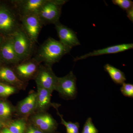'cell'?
Instances as JSON below:
<instances>
[{
  "label": "cell",
  "instance_id": "6da1fadb",
  "mask_svg": "<svg viewBox=\"0 0 133 133\" xmlns=\"http://www.w3.org/2000/svg\"><path fill=\"white\" fill-rule=\"evenodd\" d=\"M71 49L60 41L49 37L39 46L33 58L40 63L43 62L44 64L51 66L59 62Z\"/></svg>",
  "mask_w": 133,
  "mask_h": 133
},
{
  "label": "cell",
  "instance_id": "7a4b0ae2",
  "mask_svg": "<svg viewBox=\"0 0 133 133\" xmlns=\"http://www.w3.org/2000/svg\"><path fill=\"white\" fill-rule=\"evenodd\" d=\"M11 4V6H0V33L5 37L12 36L21 28V17Z\"/></svg>",
  "mask_w": 133,
  "mask_h": 133
},
{
  "label": "cell",
  "instance_id": "3957f363",
  "mask_svg": "<svg viewBox=\"0 0 133 133\" xmlns=\"http://www.w3.org/2000/svg\"><path fill=\"white\" fill-rule=\"evenodd\" d=\"M11 37L15 52L20 62L31 58L35 50L36 44L30 40L22 28L17 30Z\"/></svg>",
  "mask_w": 133,
  "mask_h": 133
},
{
  "label": "cell",
  "instance_id": "277c9868",
  "mask_svg": "<svg viewBox=\"0 0 133 133\" xmlns=\"http://www.w3.org/2000/svg\"><path fill=\"white\" fill-rule=\"evenodd\" d=\"M67 1L64 0H47L37 14L43 25L55 24L59 22L62 6Z\"/></svg>",
  "mask_w": 133,
  "mask_h": 133
},
{
  "label": "cell",
  "instance_id": "5b68a950",
  "mask_svg": "<svg viewBox=\"0 0 133 133\" xmlns=\"http://www.w3.org/2000/svg\"><path fill=\"white\" fill-rule=\"evenodd\" d=\"M76 76L72 71L64 77L57 78V83L55 91L66 99H73L77 94Z\"/></svg>",
  "mask_w": 133,
  "mask_h": 133
},
{
  "label": "cell",
  "instance_id": "8992f818",
  "mask_svg": "<svg viewBox=\"0 0 133 133\" xmlns=\"http://www.w3.org/2000/svg\"><path fill=\"white\" fill-rule=\"evenodd\" d=\"M57 78L52 71L51 66L41 64L35 79L37 85L52 92L56 90Z\"/></svg>",
  "mask_w": 133,
  "mask_h": 133
},
{
  "label": "cell",
  "instance_id": "52a82bcc",
  "mask_svg": "<svg viewBox=\"0 0 133 133\" xmlns=\"http://www.w3.org/2000/svg\"><path fill=\"white\" fill-rule=\"evenodd\" d=\"M21 22L22 29L33 43H37L38 35L43 26L38 15L21 17Z\"/></svg>",
  "mask_w": 133,
  "mask_h": 133
},
{
  "label": "cell",
  "instance_id": "ba28073f",
  "mask_svg": "<svg viewBox=\"0 0 133 133\" xmlns=\"http://www.w3.org/2000/svg\"><path fill=\"white\" fill-rule=\"evenodd\" d=\"M41 63L31 58L14 65L13 69L18 78L22 81L35 78Z\"/></svg>",
  "mask_w": 133,
  "mask_h": 133
},
{
  "label": "cell",
  "instance_id": "9c48e42d",
  "mask_svg": "<svg viewBox=\"0 0 133 133\" xmlns=\"http://www.w3.org/2000/svg\"><path fill=\"white\" fill-rule=\"evenodd\" d=\"M47 0H15L10 1L20 16L37 15Z\"/></svg>",
  "mask_w": 133,
  "mask_h": 133
},
{
  "label": "cell",
  "instance_id": "30bf717a",
  "mask_svg": "<svg viewBox=\"0 0 133 133\" xmlns=\"http://www.w3.org/2000/svg\"><path fill=\"white\" fill-rule=\"evenodd\" d=\"M32 125L44 133H53L57 128V122L48 113L41 112L32 116Z\"/></svg>",
  "mask_w": 133,
  "mask_h": 133
},
{
  "label": "cell",
  "instance_id": "8fae6325",
  "mask_svg": "<svg viewBox=\"0 0 133 133\" xmlns=\"http://www.w3.org/2000/svg\"><path fill=\"white\" fill-rule=\"evenodd\" d=\"M59 41L63 44L72 49L73 47L80 45L77 35L71 29L60 23L59 22L55 24Z\"/></svg>",
  "mask_w": 133,
  "mask_h": 133
},
{
  "label": "cell",
  "instance_id": "7c38bea8",
  "mask_svg": "<svg viewBox=\"0 0 133 133\" xmlns=\"http://www.w3.org/2000/svg\"><path fill=\"white\" fill-rule=\"evenodd\" d=\"M0 60L13 65L21 62L15 52L11 36L6 37L0 46Z\"/></svg>",
  "mask_w": 133,
  "mask_h": 133
},
{
  "label": "cell",
  "instance_id": "4fadbf2b",
  "mask_svg": "<svg viewBox=\"0 0 133 133\" xmlns=\"http://www.w3.org/2000/svg\"><path fill=\"white\" fill-rule=\"evenodd\" d=\"M133 48V43L123 44L112 45L107 48L97 50H95L92 52H90L85 55L74 58V62L85 59L91 57L97 56L107 54H115L124 52Z\"/></svg>",
  "mask_w": 133,
  "mask_h": 133
},
{
  "label": "cell",
  "instance_id": "5bb4252c",
  "mask_svg": "<svg viewBox=\"0 0 133 133\" xmlns=\"http://www.w3.org/2000/svg\"><path fill=\"white\" fill-rule=\"evenodd\" d=\"M0 80L20 89L24 88L26 84L18 78L13 69L6 66H0Z\"/></svg>",
  "mask_w": 133,
  "mask_h": 133
},
{
  "label": "cell",
  "instance_id": "9a60e30c",
  "mask_svg": "<svg viewBox=\"0 0 133 133\" xmlns=\"http://www.w3.org/2000/svg\"><path fill=\"white\" fill-rule=\"evenodd\" d=\"M36 98V92H32L19 102L17 108L19 114L23 116H28L35 111Z\"/></svg>",
  "mask_w": 133,
  "mask_h": 133
},
{
  "label": "cell",
  "instance_id": "2e32d148",
  "mask_svg": "<svg viewBox=\"0 0 133 133\" xmlns=\"http://www.w3.org/2000/svg\"><path fill=\"white\" fill-rule=\"evenodd\" d=\"M36 105L35 110L41 112L48 109L52 105L51 102L52 92L37 85Z\"/></svg>",
  "mask_w": 133,
  "mask_h": 133
},
{
  "label": "cell",
  "instance_id": "e0dca14e",
  "mask_svg": "<svg viewBox=\"0 0 133 133\" xmlns=\"http://www.w3.org/2000/svg\"><path fill=\"white\" fill-rule=\"evenodd\" d=\"M104 68L115 83L122 85L125 83L126 81L125 76L121 70L108 64H106Z\"/></svg>",
  "mask_w": 133,
  "mask_h": 133
},
{
  "label": "cell",
  "instance_id": "ac0fdd59",
  "mask_svg": "<svg viewBox=\"0 0 133 133\" xmlns=\"http://www.w3.org/2000/svg\"><path fill=\"white\" fill-rule=\"evenodd\" d=\"M26 127L25 120L21 119L12 122L7 128L13 133H24Z\"/></svg>",
  "mask_w": 133,
  "mask_h": 133
},
{
  "label": "cell",
  "instance_id": "d6986e66",
  "mask_svg": "<svg viewBox=\"0 0 133 133\" xmlns=\"http://www.w3.org/2000/svg\"><path fill=\"white\" fill-rule=\"evenodd\" d=\"M53 106L55 108L57 111V114L59 115L61 119V124L65 126L66 129V133H79V125L78 122H66L63 118V115L59 113L57 109V105H53Z\"/></svg>",
  "mask_w": 133,
  "mask_h": 133
},
{
  "label": "cell",
  "instance_id": "ffe728a7",
  "mask_svg": "<svg viewBox=\"0 0 133 133\" xmlns=\"http://www.w3.org/2000/svg\"><path fill=\"white\" fill-rule=\"evenodd\" d=\"M16 90L14 87L0 82V96L6 97L14 94Z\"/></svg>",
  "mask_w": 133,
  "mask_h": 133
},
{
  "label": "cell",
  "instance_id": "44dd1931",
  "mask_svg": "<svg viewBox=\"0 0 133 133\" xmlns=\"http://www.w3.org/2000/svg\"><path fill=\"white\" fill-rule=\"evenodd\" d=\"M12 108L8 102L0 101V118L7 119L11 116Z\"/></svg>",
  "mask_w": 133,
  "mask_h": 133
},
{
  "label": "cell",
  "instance_id": "7402d4cb",
  "mask_svg": "<svg viewBox=\"0 0 133 133\" xmlns=\"http://www.w3.org/2000/svg\"><path fill=\"white\" fill-rule=\"evenodd\" d=\"M81 133H98V131L93 123L91 117L87 120Z\"/></svg>",
  "mask_w": 133,
  "mask_h": 133
},
{
  "label": "cell",
  "instance_id": "603a6c76",
  "mask_svg": "<svg viewBox=\"0 0 133 133\" xmlns=\"http://www.w3.org/2000/svg\"><path fill=\"white\" fill-rule=\"evenodd\" d=\"M112 2L126 11L133 8V2L131 0H113Z\"/></svg>",
  "mask_w": 133,
  "mask_h": 133
},
{
  "label": "cell",
  "instance_id": "cb8c5ba5",
  "mask_svg": "<svg viewBox=\"0 0 133 133\" xmlns=\"http://www.w3.org/2000/svg\"><path fill=\"white\" fill-rule=\"evenodd\" d=\"M122 95L125 97H133V85L132 84L124 83L122 85L120 89Z\"/></svg>",
  "mask_w": 133,
  "mask_h": 133
},
{
  "label": "cell",
  "instance_id": "d4e9b609",
  "mask_svg": "<svg viewBox=\"0 0 133 133\" xmlns=\"http://www.w3.org/2000/svg\"><path fill=\"white\" fill-rule=\"evenodd\" d=\"M24 133H44L40 129L33 125H30L26 127V130Z\"/></svg>",
  "mask_w": 133,
  "mask_h": 133
},
{
  "label": "cell",
  "instance_id": "484cf974",
  "mask_svg": "<svg viewBox=\"0 0 133 133\" xmlns=\"http://www.w3.org/2000/svg\"><path fill=\"white\" fill-rule=\"evenodd\" d=\"M127 13V15L129 20H131V21H133V8L129 10L126 11Z\"/></svg>",
  "mask_w": 133,
  "mask_h": 133
},
{
  "label": "cell",
  "instance_id": "4316f807",
  "mask_svg": "<svg viewBox=\"0 0 133 133\" xmlns=\"http://www.w3.org/2000/svg\"><path fill=\"white\" fill-rule=\"evenodd\" d=\"M1 133H13L8 129L7 128H5L2 129L1 132Z\"/></svg>",
  "mask_w": 133,
  "mask_h": 133
},
{
  "label": "cell",
  "instance_id": "83f0119b",
  "mask_svg": "<svg viewBox=\"0 0 133 133\" xmlns=\"http://www.w3.org/2000/svg\"><path fill=\"white\" fill-rule=\"evenodd\" d=\"M6 37H2V36L0 35V46L2 45V44L5 41V38Z\"/></svg>",
  "mask_w": 133,
  "mask_h": 133
},
{
  "label": "cell",
  "instance_id": "f1b7e54d",
  "mask_svg": "<svg viewBox=\"0 0 133 133\" xmlns=\"http://www.w3.org/2000/svg\"><path fill=\"white\" fill-rule=\"evenodd\" d=\"M2 122H1V121H0V128H1L2 127Z\"/></svg>",
  "mask_w": 133,
  "mask_h": 133
},
{
  "label": "cell",
  "instance_id": "f546056e",
  "mask_svg": "<svg viewBox=\"0 0 133 133\" xmlns=\"http://www.w3.org/2000/svg\"><path fill=\"white\" fill-rule=\"evenodd\" d=\"M1 60H0V65L1 64Z\"/></svg>",
  "mask_w": 133,
  "mask_h": 133
}]
</instances>
